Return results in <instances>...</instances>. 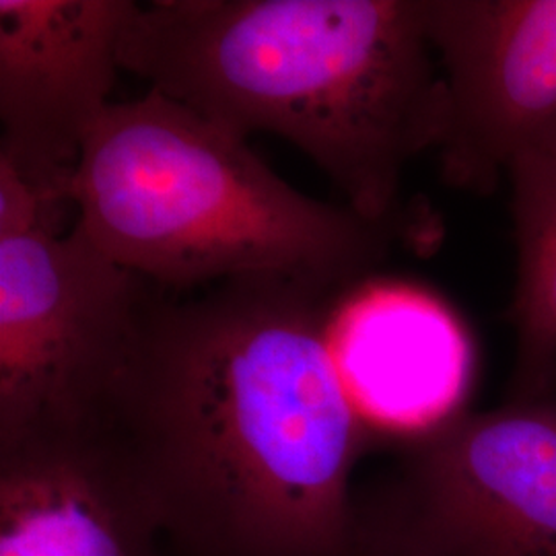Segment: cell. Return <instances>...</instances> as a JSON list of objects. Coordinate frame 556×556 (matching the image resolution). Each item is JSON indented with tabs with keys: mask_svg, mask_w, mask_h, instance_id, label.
Segmentation results:
<instances>
[{
	"mask_svg": "<svg viewBox=\"0 0 556 556\" xmlns=\"http://www.w3.org/2000/svg\"><path fill=\"white\" fill-rule=\"evenodd\" d=\"M332 295L248 277L157 301L103 429L169 556H358L351 475L369 429L332 351Z\"/></svg>",
	"mask_w": 556,
	"mask_h": 556,
	"instance_id": "6da1fadb",
	"label": "cell"
},
{
	"mask_svg": "<svg viewBox=\"0 0 556 556\" xmlns=\"http://www.w3.org/2000/svg\"><path fill=\"white\" fill-rule=\"evenodd\" d=\"M119 66L236 137L295 144L374 223L410 215L404 169L450 118L425 0L137 4Z\"/></svg>",
	"mask_w": 556,
	"mask_h": 556,
	"instance_id": "7a4b0ae2",
	"label": "cell"
},
{
	"mask_svg": "<svg viewBox=\"0 0 556 556\" xmlns=\"http://www.w3.org/2000/svg\"><path fill=\"white\" fill-rule=\"evenodd\" d=\"M75 227L155 287L280 277L330 293L357 289L422 220L374 223L309 199L248 142L149 89L112 103L73 181Z\"/></svg>",
	"mask_w": 556,
	"mask_h": 556,
	"instance_id": "3957f363",
	"label": "cell"
},
{
	"mask_svg": "<svg viewBox=\"0 0 556 556\" xmlns=\"http://www.w3.org/2000/svg\"><path fill=\"white\" fill-rule=\"evenodd\" d=\"M160 299L77 227L0 239V450L103 429Z\"/></svg>",
	"mask_w": 556,
	"mask_h": 556,
	"instance_id": "277c9868",
	"label": "cell"
},
{
	"mask_svg": "<svg viewBox=\"0 0 556 556\" xmlns=\"http://www.w3.org/2000/svg\"><path fill=\"white\" fill-rule=\"evenodd\" d=\"M355 514L358 556H556V397L413 439Z\"/></svg>",
	"mask_w": 556,
	"mask_h": 556,
	"instance_id": "5b68a950",
	"label": "cell"
},
{
	"mask_svg": "<svg viewBox=\"0 0 556 556\" xmlns=\"http://www.w3.org/2000/svg\"><path fill=\"white\" fill-rule=\"evenodd\" d=\"M425 21L450 103L445 184L491 194L556 161V0H425Z\"/></svg>",
	"mask_w": 556,
	"mask_h": 556,
	"instance_id": "8992f818",
	"label": "cell"
},
{
	"mask_svg": "<svg viewBox=\"0 0 556 556\" xmlns=\"http://www.w3.org/2000/svg\"><path fill=\"white\" fill-rule=\"evenodd\" d=\"M132 0H0V161L73 204L83 151L110 110Z\"/></svg>",
	"mask_w": 556,
	"mask_h": 556,
	"instance_id": "52a82bcc",
	"label": "cell"
},
{
	"mask_svg": "<svg viewBox=\"0 0 556 556\" xmlns=\"http://www.w3.org/2000/svg\"><path fill=\"white\" fill-rule=\"evenodd\" d=\"M0 556H169L118 439L89 429L0 450Z\"/></svg>",
	"mask_w": 556,
	"mask_h": 556,
	"instance_id": "ba28073f",
	"label": "cell"
},
{
	"mask_svg": "<svg viewBox=\"0 0 556 556\" xmlns=\"http://www.w3.org/2000/svg\"><path fill=\"white\" fill-rule=\"evenodd\" d=\"M340 376L367 429L417 439L457 417L472 381V346L438 299L369 285L334 309Z\"/></svg>",
	"mask_w": 556,
	"mask_h": 556,
	"instance_id": "9c48e42d",
	"label": "cell"
},
{
	"mask_svg": "<svg viewBox=\"0 0 556 556\" xmlns=\"http://www.w3.org/2000/svg\"><path fill=\"white\" fill-rule=\"evenodd\" d=\"M517 241L514 400L556 397V161L509 174Z\"/></svg>",
	"mask_w": 556,
	"mask_h": 556,
	"instance_id": "30bf717a",
	"label": "cell"
},
{
	"mask_svg": "<svg viewBox=\"0 0 556 556\" xmlns=\"http://www.w3.org/2000/svg\"><path fill=\"white\" fill-rule=\"evenodd\" d=\"M62 204L48 199L21 178L17 169L0 161V239L20 238L34 231H54Z\"/></svg>",
	"mask_w": 556,
	"mask_h": 556,
	"instance_id": "8fae6325",
	"label": "cell"
}]
</instances>
